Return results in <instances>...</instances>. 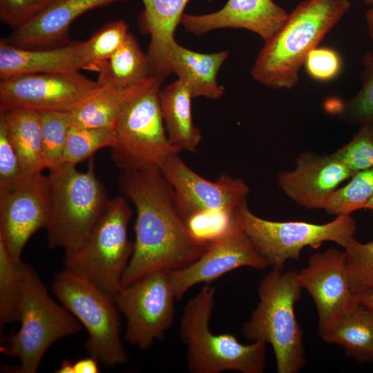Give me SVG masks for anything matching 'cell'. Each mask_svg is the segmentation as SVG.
<instances>
[{
    "label": "cell",
    "mask_w": 373,
    "mask_h": 373,
    "mask_svg": "<svg viewBox=\"0 0 373 373\" xmlns=\"http://www.w3.org/2000/svg\"><path fill=\"white\" fill-rule=\"evenodd\" d=\"M350 0H304L260 50L251 69L255 80L274 89H291L311 50L347 15Z\"/></svg>",
    "instance_id": "7a4b0ae2"
},
{
    "label": "cell",
    "mask_w": 373,
    "mask_h": 373,
    "mask_svg": "<svg viewBox=\"0 0 373 373\" xmlns=\"http://www.w3.org/2000/svg\"><path fill=\"white\" fill-rule=\"evenodd\" d=\"M159 101L166 132L171 144L179 151L196 153L202 140L192 115V95L181 79L159 90Z\"/></svg>",
    "instance_id": "cb8c5ba5"
},
{
    "label": "cell",
    "mask_w": 373,
    "mask_h": 373,
    "mask_svg": "<svg viewBox=\"0 0 373 373\" xmlns=\"http://www.w3.org/2000/svg\"><path fill=\"white\" fill-rule=\"evenodd\" d=\"M23 262L15 260L0 240L1 326L19 320L23 284Z\"/></svg>",
    "instance_id": "83f0119b"
},
{
    "label": "cell",
    "mask_w": 373,
    "mask_h": 373,
    "mask_svg": "<svg viewBox=\"0 0 373 373\" xmlns=\"http://www.w3.org/2000/svg\"><path fill=\"white\" fill-rule=\"evenodd\" d=\"M343 187L328 198L324 209L329 214L350 215L365 208L373 195V167L355 173Z\"/></svg>",
    "instance_id": "f546056e"
},
{
    "label": "cell",
    "mask_w": 373,
    "mask_h": 373,
    "mask_svg": "<svg viewBox=\"0 0 373 373\" xmlns=\"http://www.w3.org/2000/svg\"><path fill=\"white\" fill-rule=\"evenodd\" d=\"M88 70L86 42H73L44 49H28L0 41V77L31 74L76 73Z\"/></svg>",
    "instance_id": "ffe728a7"
},
{
    "label": "cell",
    "mask_w": 373,
    "mask_h": 373,
    "mask_svg": "<svg viewBox=\"0 0 373 373\" xmlns=\"http://www.w3.org/2000/svg\"><path fill=\"white\" fill-rule=\"evenodd\" d=\"M19 322V329L2 343L1 351L19 361V373H35L51 345L82 329L79 321L52 300L37 271L25 262Z\"/></svg>",
    "instance_id": "8992f818"
},
{
    "label": "cell",
    "mask_w": 373,
    "mask_h": 373,
    "mask_svg": "<svg viewBox=\"0 0 373 373\" xmlns=\"http://www.w3.org/2000/svg\"><path fill=\"white\" fill-rule=\"evenodd\" d=\"M301 290L297 271L272 269L260 282L259 303L242 326L247 340L271 345L278 373H297L306 363L303 331L294 312Z\"/></svg>",
    "instance_id": "3957f363"
},
{
    "label": "cell",
    "mask_w": 373,
    "mask_h": 373,
    "mask_svg": "<svg viewBox=\"0 0 373 373\" xmlns=\"http://www.w3.org/2000/svg\"><path fill=\"white\" fill-rule=\"evenodd\" d=\"M288 15L273 0H228L222 8L213 13H184L180 24L197 36L216 29L242 28L265 41L283 26Z\"/></svg>",
    "instance_id": "ac0fdd59"
},
{
    "label": "cell",
    "mask_w": 373,
    "mask_h": 373,
    "mask_svg": "<svg viewBox=\"0 0 373 373\" xmlns=\"http://www.w3.org/2000/svg\"><path fill=\"white\" fill-rule=\"evenodd\" d=\"M100 86L79 72L22 74L1 78L0 111L70 112Z\"/></svg>",
    "instance_id": "7c38bea8"
},
{
    "label": "cell",
    "mask_w": 373,
    "mask_h": 373,
    "mask_svg": "<svg viewBox=\"0 0 373 373\" xmlns=\"http://www.w3.org/2000/svg\"><path fill=\"white\" fill-rule=\"evenodd\" d=\"M352 291L358 294L373 289V241L352 238L343 248Z\"/></svg>",
    "instance_id": "836d02e7"
},
{
    "label": "cell",
    "mask_w": 373,
    "mask_h": 373,
    "mask_svg": "<svg viewBox=\"0 0 373 373\" xmlns=\"http://www.w3.org/2000/svg\"><path fill=\"white\" fill-rule=\"evenodd\" d=\"M355 173L336 157L303 153L291 171L278 175V185L298 204L307 209H324L329 195Z\"/></svg>",
    "instance_id": "e0dca14e"
},
{
    "label": "cell",
    "mask_w": 373,
    "mask_h": 373,
    "mask_svg": "<svg viewBox=\"0 0 373 373\" xmlns=\"http://www.w3.org/2000/svg\"><path fill=\"white\" fill-rule=\"evenodd\" d=\"M23 175L18 155L0 124V195L12 189Z\"/></svg>",
    "instance_id": "f35d334b"
},
{
    "label": "cell",
    "mask_w": 373,
    "mask_h": 373,
    "mask_svg": "<svg viewBox=\"0 0 373 373\" xmlns=\"http://www.w3.org/2000/svg\"><path fill=\"white\" fill-rule=\"evenodd\" d=\"M161 84H155L130 102L116 122L111 157L122 171L160 168L169 157L180 152L166 132L158 95Z\"/></svg>",
    "instance_id": "30bf717a"
},
{
    "label": "cell",
    "mask_w": 373,
    "mask_h": 373,
    "mask_svg": "<svg viewBox=\"0 0 373 373\" xmlns=\"http://www.w3.org/2000/svg\"><path fill=\"white\" fill-rule=\"evenodd\" d=\"M52 291L88 332L89 356L108 367L128 362L113 296L65 269L55 276Z\"/></svg>",
    "instance_id": "ba28073f"
},
{
    "label": "cell",
    "mask_w": 373,
    "mask_h": 373,
    "mask_svg": "<svg viewBox=\"0 0 373 373\" xmlns=\"http://www.w3.org/2000/svg\"><path fill=\"white\" fill-rule=\"evenodd\" d=\"M364 209H369L373 212V195L366 203Z\"/></svg>",
    "instance_id": "ee69618b"
},
{
    "label": "cell",
    "mask_w": 373,
    "mask_h": 373,
    "mask_svg": "<svg viewBox=\"0 0 373 373\" xmlns=\"http://www.w3.org/2000/svg\"><path fill=\"white\" fill-rule=\"evenodd\" d=\"M360 126L352 140L332 154L355 173L373 167V123Z\"/></svg>",
    "instance_id": "d590c367"
},
{
    "label": "cell",
    "mask_w": 373,
    "mask_h": 373,
    "mask_svg": "<svg viewBox=\"0 0 373 373\" xmlns=\"http://www.w3.org/2000/svg\"><path fill=\"white\" fill-rule=\"evenodd\" d=\"M303 66L312 79L327 82L336 79L341 74L343 61L341 55L334 48L318 46L310 51Z\"/></svg>",
    "instance_id": "8d00e7d4"
},
{
    "label": "cell",
    "mask_w": 373,
    "mask_h": 373,
    "mask_svg": "<svg viewBox=\"0 0 373 373\" xmlns=\"http://www.w3.org/2000/svg\"><path fill=\"white\" fill-rule=\"evenodd\" d=\"M99 361L91 356L74 363L75 373H97L99 372Z\"/></svg>",
    "instance_id": "ab89813d"
},
{
    "label": "cell",
    "mask_w": 373,
    "mask_h": 373,
    "mask_svg": "<svg viewBox=\"0 0 373 373\" xmlns=\"http://www.w3.org/2000/svg\"><path fill=\"white\" fill-rule=\"evenodd\" d=\"M365 4L370 6V8H373V0H362Z\"/></svg>",
    "instance_id": "f6af8a7d"
},
{
    "label": "cell",
    "mask_w": 373,
    "mask_h": 373,
    "mask_svg": "<svg viewBox=\"0 0 373 373\" xmlns=\"http://www.w3.org/2000/svg\"><path fill=\"white\" fill-rule=\"evenodd\" d=\"M0 124L18 155L23 173H42L45 166L40 113L26 109L1 111Z\"/></svg>",
    "instance_id": "d4e9b609"
},
{
    "label": "cell",
    "mask_w": 373,
    "mask_h": 373,
    "mask_svg": "<svg viewBox=\"0 0 373 373\" xmlns=\"http://www.w3.org/2000/svg\"><path fill=\"white\" fill-rule=\"evenodd\" d=\"M42 154L45 169L63 164L64 151L72 122L70 112H41Z\"/></svg>",
    "instance_id": "4dcf8cb0"
},
{
    "label": "cell",
    "mask_w": 373,
    "mask_h": 373,
    "mask_svg": "<svg viewBox=\"0 0 373 373\" xmlns=\"http://www.w3.org/2000/svg\"><path fill=\"white\" fill-rule=\"evenodd\" d=\"M132 214L123 195L110 199L84 243L65 251L64 269L115 297L134 249L128 238Z\"/></svg>",
    "instance_id": "52a82bcc"
},
{
    "label": "cell",
    "mask_w": 373,
    "mask_h": 373,
    "mask_svg": "<svg viewBox=\"0 0 373 373\" xmlns=\"http://www.w3.org/2000/svg\"><path fill=\"white\" fill-rule=\"evenodd\" d=\"M236 218L254 245L272 269H284L289 260L299 259L306 247L316 248L326 241L344 248L354 238L356 222L350 215L337 216L325 224L302 221L277 222L253 213L247 202L236 211Z\"/></svg>",
    "instance_id": "9c48e42d"
},
{
    "label": "cell",
    "mask_w": 373,
    "mask_h": 373,
    "mask_svg": "<svg viewBox=\"0 0 373 373\" xmlns=\"http://www.w3.org/2000/svg\"><path fill=\"white\" fill-rule=\"evenodd\" d=\"M216 289L205 284L184 308L180 336L186 346L187 367L192 373H262L266 346L262 342L245 345L229 333L216 334L209 327Z\"/></svg>",
    "instance_id": "277c9868"
},
{
    "label": "cell",
    "mask_w": 373,
    "mask_h": 373,
    "mask_svg": "<svg viewBox=\"0 0 373 373\" xmlns=\"http://www.w3.org/2000/svg\"><path fill=\"white\" fill-rule=\"evenodd\" d=\"M160 169L171 186L178 211L185 220L198 211L225 209L235 211L247 202L249 189L241 178L221 175L216 181L196 173L180 157H169Z\"/></svg>",
    "instance_id": "5bb4252c"
},
{
    "label": "cell",
    "mask_w": 373,
    "mask_h": 373,
    "mask_svg": "<svg viewBox=\"0 0 373 373\" xmlns=\"http://www.w3.org/2000/svg\"><path fill=\"white\" fill-rule=\"evenodd\" d=\"M115 142L113 128H87L72 126L63 155V164L75 165L93 157L98 150L112 148Z\"/></svg>",
    "instance_id": "f1b7e54d"
},
{
    "label": "cell",
    "mask_w": 373,
    "mask_h": 373,
    "mask_svg": "<svg viewBox=\"0 0 373 373\" xmlns=\"http://www.w3.org/2000/svg\"><path fill=\"white\" fill-rule=\"evenodd\" d=\"M372 361H373V353H372Z\"/></svg>",
    "instance_id": "bcb514c9"
},
{
    "label": "cell",
    "mask_w": 373,
    "mask_h": 373,
    "mask_svg": "<svg viewBox=\"0 0 373 373\" xmlns=\"http://www.w3.org/2000/svg\"><path fill=\"white\" fill-rule=\"evenodd\" d=\"M321 338L328 343L340 345L347 355L357 361H372L373 310L360 304Z\"/></svg>",
    "instance_id": "484cf974"
},
{
    "label": "cell",
    "mask_w": 373,
    "mask_h": 373,
    "mask_svg": "<svg viewBox=\"0 0 373 373\" xmlns=\"http://www.w3.org/2000/svg\"><path fill=\"white\" fill-rule=\"evenodd\" d=\"M99 85L130 86L154 77L147 55L131 35L98 73Z\"/></svg>",
    "instance_id": "4316f807"
},
{
    "label": "cell",
    "mask_w": 373,
    "mask_h": 373,
    "mask_svg": "<svg viewBox=\"0 0 373 373\" xmlns=\"http://www.w3.org/2000/svg\"><path fill=\"white\" fill-rule=\"evenodd\" d=\"M54 372L75 373L74 363H72L69 361L68 360H65L61 363L59 367H58V369H57Z\"/></svg>",
    "instance_id": "7bdbcfd3"
},
{
    "label": "cell",
    "mask_w": 373,
    "mask_h": 373,
    "mask_svg": "<svg viewBox=\"0 0 373 373\" xmlns=\"http://www.w3.org/2000/svg\"><path fill=\"white\" fill-rule=\"evenodd\" d=\"M229 55L227 51L201 53L187 49L176 41L173 45L170 68L188 87L193 98L204 97L220 98L224 89L220 86L216 76Z\"/></svg>",
    "instance_id": "603a6c76"
},
{
    "label": "cell",
    "mask_w": 373,
    "mask_h": 373,
    "mask_svg": "<svg viewBox=\"0 0 373 373\" xmlns=\"http://www.w3.org/2000/svg\"><path fill=\"white\" fill-rule=\"evenodd\" d=\"M49 214L48 178L41 173L23 175L12 189L0 195V240L15 260H21L31 236L46 228Z\"/></svg>",
    "instance_id": "9a60e30c"
},
{
    "label": "cell",
    "mask_w": 373,
    "mask_h": 373,
    "mask_svg": "<svg viewBox=\"0 0 373 373\" xmlns=\"http://www.w3.org/2000/svg\"><path fill=\"white\" fill-rule=\"evenodd\" d=\"M52 0H0V19L14 30L40 14Z\"/></svg>",
    "instance_id": "74e56055"
},
{
    "label": "cell",
    "mask_w": 373,
    "mask_h": 373,
    "mask_svg": "<svg viewBox=\"0 0 373 373\" xmlns=\"http://www.w3.org/2000/svg\"><path fill=\"white\" fill-rule=\"evenodd\" d=\"M297 277L316 305L321 337L361 304L351 287L345 251L329 249L314 253Z\"/></svg>",
    "instance_id": "4fadbf2b"
},
{
    "label": "cell",
    "mask_w": 373,
    "mask_h": 373,
    "mask_svg": "<svg viewBox=\"0 0 373 373\" xmlns=\"http://www.w3.org/2000/svg\"><path fill=\"white\" fill-rule=\"evenodd\" d=\"M126 319L124 340L142 350L164 337L172 326L176 300L169 271H157L121 287L114 297Z\"/></svg>",
    "instance_id": "8fae6325"
},
{
    "label": "cell",
    "mask_w": 373,
    "mask_h": 373,
    "mask_svg": "<svg viewBox=\"0 0 373 373\" xmlns=\"http://www.w3.org/2000/svg\"><path fill=\"white\" fill-rule=\"evenodd\" d=\"M190 0H142L139 21L150 35L147 57L155 76L164 79L171 74L170 57L174 34Z\"/></svg>",
    "instance_id": "44dd1931"
},
{
    "label": "cell",
    "mask_w": 373,
    "mask_h": 373,
    "mask_svg": "<svg viewBox=\"0 0 373 373\" xmlns=\"http://www.w3.org/2000/svg\"><path fill=\"white\" fill-rule=\"evenodd\" d=\"M117 183L136 210L134 249L121 287L154 271L185 267L205 251L209 246L191 236L160 168L122 171Z\"/></svg>",
    "instance_id": "6da1fadb"
},
{
    "label": "cell",
    "mask_w": 373,
    "mask_h": 373,
    "mask_svg": "<svg viewBox=\"0 0 373 373\" xmlns=\"http://www.w3.org/2000/svg\"><path fill=\"white\" fill-rule=\"evenodd\" d=\"M365 22L369 36L373 40V8H370L366 12Z\"/></svg>",
    "instance_id": "b9f144b4"
},
{
    "label": "cell",
    "mask_w": 373,
    "mask_h": 373,
    "mask_svg": "<svg viewBox=\"0 0 373 373\" xmlns=\"http://www.w3.org/2000/svg\"><path fill=\"white\" fill-rule=\"evenodd\" d=\"M236 211L204 210L192 214L184 222L195 240L209 246L226 235L233 227Z\"/></svg>",
    "instance_id": "d6a6232c"
},
{
    "label": "cell",
    "mask_w": 373,
    "mask_h": 373,
    "mask_svg": "<svg viewBox=\"0 0 373 373\" xmlns=\"http://www.w3.org/2000/svg\"><path fill=\"white\" fill-rule=\"evenodd\" d=\"M248 267L264 269L269 267L239 223L235 212L233 227L222 238L211 244L189 265L169 271L177 300L192 287L211 281L236 269Z\"/></svg>",
    "instance_id": "2e32d148"
},
{
    "label": "cell",
    "mask_w": 373,
    "mask_h": 373,
    "mask_svg": "<svg viewBox=\"0 0 373 373\" xmlns=\"http://www.w3.org/2000/svg\"><path fill=\"white\" fill-rule=\"evenodd\" d=\"M50 214L46 229L50 248L65 251L80 247L105 210L110 199L95 173L94 157L86 171L62 164L47 175Z\"/></svg>",
    "instance_id": "5b68a950"
},
{
    "label": "cell",
    "mask_w": 373,
    "mask_h": 373,
    "mask_svg": "<svg viewBox=\"0 0 373 373\" xmlns=\"http://www.w3.org/2000/svg\"><path fill=\"white\" fill-rule=\"evenodd\" d=\"M124 0H52L37 17L13 30L10 44L23 48L44 49L69 44L72 23L86 12Z\"/></svg>",
    "instance_id": "d6986e66"
},
{
    "label": "cell",
    "mask_w": 373,
    "mask_h": 373,
    "mask_svg": "<svg viewBox=\"0 0 373 373\" xmlns=\"http://www.w3.org/2000/svg\"><path fill=\"white\" fill-rule=\"evenodd\" d=\"M163 79L154 77L130 86H101L86 101L70 112L72 126L113 128L126 105Z\"/></svg>",
    "instance_id": "7402d4cb"
},
{
    "label": "cell",
    "mask_w": 373,
    "mask_h": 373,
    "mask_svg": "<svg viewBox=\"0 0 373 373\" xmlns=\"http://www.w3.org/2000/svg\"><path fill=\"white\" fill-rule=\"evenodd\" d=\"M362 86L345 106V115L352 123H373V51L363 53L361 59Z\"/></svg>",
    "instance_id": "e575fe53"
},
{
    "label": "cell",
    "mask_w": 373,
    "mask_h": 373,
    "mask_svg": "<svg viewBox=\"0 0 373 373\" xmlns=\"http://www.w3.org/2000/svg\"><path fill=\"white\" fill-rule=\"evenodd\" d=\"M357 296L363 306L373 310V289L361 292Z\"/></svg>",
    "instance_id": "60d3db41"
},
{
    "label": "cell",
    "mask_w": 373,
    "mask_h": 373,
    "mask_svg": "<svg viewBox=\"0 0 373 373\" xmlns=\"http://www.w3.org/2000/svg\"><path fill=\"white\" fill-rule=\"evenodd\" d=\"M129 32L122 20L107 24L85 41L88 70L99 73L109 58L125 42Z\"/></svg>",
    "instance_id": "1f68e13d"
}]
</instances>
